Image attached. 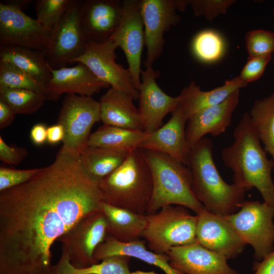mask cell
Returning a JSON list of instances; mask_svg holds the SVG:
<instances>
[{"mask_svg":"<svg viewBox=\"0 0 274 274\" xmlns=\"http://www.w3.org/2000/svg\"><path fill=\"white\" fill-rule=\"evenodd\" d=\"M104 201L79 156L60 150L26 182L0 192V274H55L51 248Z\"/></svg>","mask_w":274,"mask_h":274,"instance_id":"6da1fadb","label":"cell"},{"mask_svg":"<svg viewBox=\"0 0 274 274\" xmlns=\"http://www.w3.org/2000/svg\"><path fill=\"white\" fill-rule=\"evenodd\" d=\"M233 138V143L221 152L223 162L233 172V183L246 191L256 188L264 201L274 207V161L267 157L248 113L234 128Z\"/></svg>","mask_w":274,"mask_h":274,"instance_id":"7a4b0ae2","label":"cell"},{"mask_svg":"<svg viewBox=\"0 0 274 274\" xmlns=\"http://www.w3.org/2000/svg\"><path fill=\"white\" fill-rule=\"evenodd\" d=\"M213 143L203 138L191 149L187 166L192 176V189L206 210L225 216L240 208L246 191L221 177L213 158Z\"/></svg>","mask_w":274,"mask_h":274,"instance_id":"3957f363","label":"cell"},{"mask_svg":"<svg viewBox=\"0 0 274 274\" xmlns=\"http://www.w3.org/2000/svg\"><path fill=\"white\" fill-rule=\"evenodd\" d=\"M104 202L146 214L153 189L151 172L143 149L130 151L123 163L98 182Z\"/></svg>","mask_w":274,"mask_h":274,"instance_id":"277c9868","label":"cell"},{"mask_svg":"<svg viewBox=\"0 0 274 274\" xmlns=\"http://www.w3.org/2000/svg\"><path fill=\"white\" fill-rule=\"evenodd\" d=\"M150 167L153 184L146 214L167 205L182 206L199 214L205 208L195 196L189 167L162 153L143 149Z\"/></svg>","mask_w":274,"mask_h":274,"instance_id":"5b68a950","label":"cell"},{"mask_svg":"<svg viewBox=\"0 0 274 274\" xmlns=\"http://www.w3.org/2000/svg\"><path fill=\"white\" fill-rule=\"evenodd\" d=\"M179 205L163 207L153 214H146L147 224L142 237L152 251L166 254L173 247L197 242V215Z\"/></svg>","mask_w":274,"mask_h":274,"instance_id":"8992f818","label":"cell"},{"mask_svg":"<svg viewBox=\"0 0 274 274\" xmlns=\"http://www.w3.org/2000/svg\"><path fill=\"white\" fill-rule=\"evenodd\" d=\"M261 261L274 250V207L263 201H244L236 212L224 216Z\"/></svg>","mask_w":274,"mask_h":274,"instance_id":"52a82bcc","label":"cell"},{"mask_svg":"<svg viewBox=\"0 0 274 274\" xmlns=\"http://www.w3.org/2000/svg\"><path fill=\"white\" fill-rule=\"evenodd\" d=\"M99 121H101L99 101L92 96L66 94L57 121L64 130L63 145L60 149L80 156L87 146L92 127Z\"/></svg>","mask_w":274,"mask_h":274,"instance_id":"ba28073f","label":"cell"},{"mask_svg":"<svg viewBox=\"0 0 274 274\" xmlns=\"http://www.w3.org/2000/svg\"><path fill=\"white\" fill-rule=\"evenodd\" d=\"M13 0L0 2V47L18 46L46 52L52 32Z\"/></svg>","mask_w":274,"mask_h":274,"instance_id":"9c48e42d","label":"cell"},{"mask_svg":"<svg viewBox=\"0 0 274 274\" xmlns=\"http://www.w3.org/2000/svg\"><path fill=\"white\" fill-rule=\"evenodd\" d=\"M117 48L111 38L102 42H87L83 53L74 62L85 64L110 87L130 95L134 100L139 99V92L129 71L116 61Z\"/></svg>","mask_w":274,"mask_h":274,"instance_id":"30bf717a","label":"cell"},{"mask_svg":"<svg viewBox=\"0 0 274 274\" xmlns=\"http://www.w3.org/2000/svg\"><path fill=\"white\" fill-rule=\"evenodd\" d=\"M83 0H73L61 20L52 32L46 56L51 68L65 67L84 52L87 41L81 22Z\"/></svg>","mask_w":274,"mask_h":274,"instance_id":"8fae6325","label":"cell"},{"mask_svg":"<svg viewBox=\"0 0 274 274\" xmlns=\"http://www.w3.org/2000/svg\"><path fill=\"white\" fill-rule=\"evenodd\" d=\"M188 5L185 0H141L147 57L145 67L152 66L163 51L164 33L180 20L177 10L185 11Z\"/></svg>","mask_w":274,"mask_h":274,"instance_id":"7c38bea8","label":"cell"},{"mask_svg":"<svg viewBox=\"0 0 274 274\" xmlns=\"http://www.w3.org/2000/svg\"><path fill=\"white\" fill-rule=\"evenodd\" d=\"M123 13L121 22L111 39L124 52L136 88L141 83V58L145 45L144 23L141 12V1L122 2Z\"/></svg>","mask_w":274,"mask_h":274,"instance_id":"4fadbf2b","label":"cell"},{"mask_svg":"<svg viewBox=\"0 0 274 274\" xmlns=\"http://www.w3.org/2000/svg\"><path fill=\"white\" fill-rule=\"evenodd\" d=\"M108 222L104 214L99 212L83 220L64 239L62 249L68 253L71 263L78 268L97 263L93 260L96 248L105 239Z\"/></svg>","mask_w":274,"mask_h":274,"instance_id":"5bb4252c","label":"cell"},{"mask_svg":"<svg viewBox=\"0 0 274 274\" xmlns=\"http://www.w3.org/2000/svg\"><path fill=\"white\" fill-rule=\"evenodd\" d=\"M197 215V242L208 249L234 259L242 254L247 245L225 218L207 210Z\"/></svg>","mask_w":274,"mask_h":274,"instance_id":"9a60e30c","label":"cell"},{"mask_svg":"<svg viewBox=\"0 0 274 274\" xmlns=\"http://www.w3.org/2000/svg\"><path fill=\"white\" fill-rule=\"evenodd\" d=\"M159 75L152 66L141 71L138 109L144 131L148 134L159 128L164 117L174 112L179 103L178 96L167 95L158 85L156 79Z\"/></svg>","mask_w":274,"mask_h":274,"instance_id":"2e32d148","label":"cell"},{"mask_svg":"<svg viewBox=\"0 0 274 274\" xmlns=\"http://www.w3.org/2000/svg\"><path fill=\"white\" fill-rule=\"evenodd\" d=\"M172 267L183 274H239L227 259L197 242L173 247L166 254Z\"/></svg>","mask_w":274,"mask_h":274,"instance_id":"e0dca14e","label":"cell"},{"mask_svg":"<svg viewBox=\"0 0 274 274\" xmlns=\"http://www.w3.org/2000/svg\"><path fill=\"white\" fill-rule=\"evenodd\" d=\"M122 2L118 0H83L81 22L87 41L102 42L110 39L122 17Z\"/></svg>","mask_w":274,"mask_h":274,"instance_id":"ac0fdd59","label":"cell"},{"mask_svg":"<svg viewBox=\"0 0 274 274\" xmlns=\"http://www.w3.org/2000/svg\"><path fill=\"white\" fill-rule=\"evenodd\" d=\"M239 101V90L222 102L204 109L190 117L185 133L190 149L206 134L218 136L225 132L231 122L233 113Z\"/></svg>","mask_w":274,"mask_h":274,"instance_id":"d6986e66","label":"cell"},{"mask_svg":"<svg viewBox=\"0 0 274 274\" xmlns=\"http://www.w3.org/2000/svg\"><path fill=\"white\" fill-rule=\"evenodd\" d=\"M52 77L47 85V100L57 101L63 94L92 96L103 88L110 87L82 63L73 67H50Z\"/></svg>","mask_w":274,"mask_h":274,"instance_id":"ffe728a7","label":"cell"},{"mask_svg":"<svg viewBox=\"0 0 274 274\" xmlns=\"http://www.w3.org/2000/svg\"><path fill=\"white\" fill-rule=\"evenodd\" d=\"M187 118L178 109L163 126L148 134L140 148L165 154L187 165L191 151L187 142Z\"/></svg>","mask_w":274,"mask_h":274,"instance_id":"44dd1931","label":"cell"},{"mask_svg":"<svg viewBox=\"0 0 274 274\" xmlns=\"http://www.w3.org/2000/svg\"><path fill=\"white\" fill-rule=\"evenodd\" d=\"M130 95L110 87L100 98V119L104 125L144 131L139 109Z\"/></svg>","mask_w":274,"mask_h":274,"instance_id":"7402d4cb","label":"cell"},{"mask_svg":"<svg viewBox=\"0 0 274 274\" xmlns=\"http://www.w3.org/2000/svg\"><path fill=\"white\" fill-rule=\"evenodd\" d=\"M125 255L133 257L161 269L165 274H183L171 266L167 254H158L149 251L145 242L138 239L129 243L121 242L110 236L95 249L93 260L97 263L102 259L115 255Z\"/></svg>","mask_w":274,"mask_h":274,"instance_id":"603a6c76","label":"cell"},{"mask_svg":"<svg viewBox=\"0 0 274 274\" xmlns=\"http://www.w3.org/2000/svg\"><path fill=\"white\" fill-rule=\"evenodd\" d=\"M246 86L237 77L226 80L222 86L209 91L201 90L192 81L178 95V108L188 120L198 112L222 102L234 91Z\"/></svg>","mask_w":274,"mask_h":274,"instance_id":"cb8c5ba5","label":"cell"},{"mask_svg":"<svg viewBox=\"0 0 274 274\" xmlns=\"http://www.w3.org/2000/svg\"><path fill=\"white\" fill-rule=\"evenodd\" d=\"M101 212L108 222L107 234L117 241L129 243L140 239L147 224L146 214H140L103 201Z\"/></svg>","mask_w":274,"mask_h":274,"instance_id":"d4e9b609","label":"cell"},{"mask_svg":"<svg viewBox=\"0 0 274 274\" xmlns=\"http://www.w3.org/2000/svg\"><path fill=\"white\" fill-rule=\"evenodd\" d=\"M0 62L12 64L46 86L52 77L44 51L18 46H1Z\"/></svg>","mask_w":274,"mask_h":274,"instance_id":"484cf974","label":"cell"},{"mask_svg":"<svg viewBox=\"0 0 274 274\" xmlns=\"http://www.w3.org/2000/svg\"><path fill=\"white\" fill-rule=\"evenodd\" d=\"M129 152L87 146L79 158L85 172L98 183L119 167Z\"/></svg>","mask_w":274,"mask_h":274,"instance_id":"4316f807","label":"cell"},{"mask_svg":"<svg viewBox=\"0 0 274 274\" xmlns=\"http://www.w3.org/2000/svg\"><path fill=\"white\" fill-rule=\"evenodd\" d=\"M147 135L141 130L104 125L90 134L87 146L129 152L140 148Z\"/></svg>","mask_w":274,"mask_h":274,"instance_id":"83f0119b","label":"cell"},{"mask_svg":"<svg viewBox=\"0 0 274 274\" xmlns=\"http://www.w3.org/2000/svg\"><path fill=\"white\" fill-rule=\"evenodd\" d=\"M130 258L125 255H115L88 267L78 268L71 263L68 253L62 250L59 260L55 265V274H156L154 272H131Z\"/></svg>","mask_w":274,"mask_h":274,"instance_id":"f1b7e54d","label":"cell"},{"mask_svg":"<svg viewBox=\"0 0 274 274\" xmlns=\"http://www.w3.org/2000/svg\"><path fill=\"white\" fill-rule=\"evenodd\" d=\"M248 113L264 150L274 161V93L255 101Z\"/></svg>","mask_w":274,"mask_h":274,"instance_id":"f546056e","label":"cell"},{"mask_svg":"<svg viewBox=\"0 0 274 274\" xmlns=\"http://www.w3.org/2000/svg\"><path fill=\"white\" fill-rule=\"evenodd\" d=\"M224 38L218 31L207 29L199 31L191 43L194 57L204 63H212L220 60L226 52Z\"/></svg>","mask_w":274,"mask_h":274,"instance_id":"4dcf8cb0","label":"cell"},{"mask_svg":"<svg viewBox=\"0 0 274 274\" xmlns=\"http://www.w3.org/2000/svg\"><path fill=\"white\" fill-rule=\"evenodd\" d=\"M0 99L5 101L16 115H30L43 106L47 98L31 90L0 88Z\"/></svg>","mask_w":274,"mask_h":274,"instance_id":"1f68e13d","label":"cell"},{"mask_svg":"<svg viewBox=\"0 0 274 274\" xmlns=\"http://www.w3.org/2000/svg\"><path fill=\"white\" fill-rule=\"evenodd\" d=\"M0 88L31 90L46 97L47 86L11 63L0 62Z\"/></svg>","mask_w":274,"mask_h":274,"instance_id":"d6a6232c","label":"cell"},{"mask_svg":"<svg viewBox=\"0 0 274 274\" xmlns=\"http://www.w3.org/2000/svg\"><path fill=\"white\" fill-rule=\"evenodd\" d=\"M73 0H37L35 9L37 20L52 32L64 15Z\"/></svg>","mask_w":274,"mask_h":274,"instance_id":"836d02e7","label":"cell"},{"mask_svg":"<svg viewBox=\"0 0 274 274\" xmlns=\"http://www.w3.org/2000/svg\"><path fill=\"white\" fill-rule=\"evenodd\" d=\"M249 56L271 55L274 51V33L264 29L249 31L245 37Z\"/></svg>","mask_w":274,"mask_h":274,"instance_id":"e575fe53","label":"cell"},{"mask_svg":"<svg viewBox=\"0 0 274 274\" xmlns=\"http://www.w3.org/2000/svg\"><path fill=\"white\" fill-rule=\"evenodd\" d=\"M234 0H189L194 14L203 16L211 21L221 14H226L229 8L235 3Z\"/></svg>","mask_w":274,"mask_h":274,"instance_id":"d590c367","label":"cell"},{"mask_svg":"<svg viewBox=\"0 0 274 274\" xmlns=\"http://www.w3.org/2000/svg\"><path fill=\"white\" fill-rule=\"evenodd\" d=\"M42 168L15 169L0 167V192L16 187L29 181Z\"/></svg>","mask_w":274,"mask_h":274,"instance_id":"8d00e7d4","label":"cell"},{"mask_svg":"<svg viewBox=\"0 0 274 274\" xmlns=\"http://www.w3.org/2000/svg\"><path fill=\"white\" fill-rule=\"evenodd\" d=\"M270 59L271 55L248 56V61L237 76L238 78L247 85L258 80L262 75Z\"/></svg>","mask_w":274,"mask_h":274,"instance_id":"74e56055","label":"cell"},{"mask_svg":"<svg viewBox=\"0 0 274 274\" xmlns=\"http://www.w3.org/2000/svg\"><path fill=\"white\" fill-rule=\"evenodd\" d=\"M26 148L8 145L0 136V160L9 165H17L27 156Z\"/></svg>","mask_w":274,"mask_h":274,"instance_id":"f35d334b","label":"cell"},{"mask_svg":"<svg viewBox=\"0 0 274 274\" xmlns=\"http://www.w3.org/2000/svg\"><path fill=\"white\" fill-rule=\"evenodd\" d=\"M252 274H274V250L261 261H256L253 265Z\"/></svg>","mask_w":274,"mask_h":274,"instance_id":"ab89813d","label":"cell"},{"mask_svg":"<svg viewBox=\"0 0 274 274\" xmlns=\"http://www.w3.org/2000/svg\"><path fill=\"white\" fill-rule=\"evenodd\" d=\"M47 128L46 125L43 123L35 124L30 131V139L33 144L41 146L45 143L47 138Z\"/></svg>","mask_w":274,"mask_h":274,"instance_id":"60d3db41","label":"cell"},{"mask_svg":"<svg viewBox=\"0 0 274 274\" xmlns=\"http://www.w3.org/2000/svg\"><path fill=\"white\" fill-rule=\"evenodd\" d=\"M16 114L3 100L0 99V128L9 126L14 120Z\"/></svg>","mask_w":274,"mask_h":274,"instance_id":"b9f144b4","label":"cell"},{"mask_svg":"<svg viewBox=\"0 0 274 274\" xmlns=\"http://www.w3.org/2000/svg\"><path fill=\"white\" fill-rule=\"evenodd\" d=\"M64 138V130L63 126L57 124L48 127L47 142L51 145H56L63 141Z\"/></svg>","mask_w":274,"mask_h":274,"instance_id":"7bdbcfd3","label":"cell"},{"mask_svg":"<svg viewBox=\"0 0 274 274\" xmlns=\"http://www.w3.org/2000/svg\"><path fill=\"white\" fill-rule=\"evenodd\" d=\"M273 16H274V10H273Z\"/></svg>","mask_w":274,"mask_h":274,"instance_id":"ee69618b","label":"cell"}]
</instances>
